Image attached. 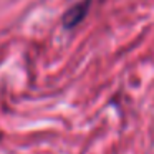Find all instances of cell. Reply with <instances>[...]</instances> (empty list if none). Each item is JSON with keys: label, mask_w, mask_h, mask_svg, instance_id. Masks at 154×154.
Returning a JSON list of instances; mask_svg holds the SVG:
<instances>
[{"label": "cell", "mask_w": 154, "mask_h": 154, "mask_svg": "<svg viewBox=\"0 0 154 154\" xmlns=\"http://www.w3.org/2000/svg\"><path fill=\"white\" fill-rule=\"evenodd\" d=\"M90 7H91V0H81V2H78V4L71 5V7L65 12L63 18H61L63 28L73 30L75 27H78V25L85 20V17L88 15Z\"/></svg>", "instance_id": "1"}]
</instances>
